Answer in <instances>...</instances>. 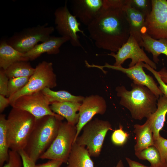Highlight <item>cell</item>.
Segmentation results:
<instances>
[{
    "label": "cell",
    "instance_id": "6da1fadb",
    "mask_svg": "<svg viewBox=\"0 0 167 167\" xmlns=\"http://www.w3.org/2000/svg\"><path fill=\"white\" fill-rule=\"evenodd\" d=\"M125 0H104L98 15L87 26L89 37L98 48L117 52L130 35Z\"/></svg>",
    "mask_w": 167,
    "mask_h": 167
},
{
    "label": "cell",
    "instance_id": "7a4b0ae2",
    "mask_svg": "<svg viewBox=\"0 0 167 167\" xmlns=\"http://www.w3.org/2000/svg\"><path fill=\"white\" fill-rule=\"evenodd\" d=\"M131 86V90L124 86L116 88L117 95L120 98L119 104L129 110L133 118H148L156 110L158 98L145 86L133 83Z\"/></svg>",
    "mask_w": 167,
    "mask_h": 167
},
{
    "label": "cell",
    "instance_id": "3957f363",
    "mask_svg": "<svg viewBox=\"0 0 167 167\" xmlns=\"http://www.w3.org/2000/svg\"><path fill=\"white\" fill-rule=\"evenodd\" d=\"M63 117L47 115L36 119L24 150L35 163L56 137Z\"/></svg>",
    "mask_w": 167,
    "mask_h": 167
},
{
    "label": "cell",
    "instance_id": "277c9868",
    "mask_svg": "<svg viewBox=\"0 0 167 167\" xmlns=\"http://www.w3.org/2000/svg\"><path fill=\"white\" fill-rule=\"evenodd\" d=\"M36 119L27 111L12 107L6 118L10 150L18 152L24 149Z\"/></svg>",
    "mask_w": 167,
    "mask_h": 167
},
{
    "label": "cell",
    "instance_id": "5b68a950",
    "mask_svg": "<svg viewBox=\"0 0 167 167\" xmlns=\"http://www.w3.org/2000/svg\"><path fill=\"white\" fill-rule=\"evenodd\" d=\"M82 130V134L75 142L79 145L86 146L91 156H98L108 131L112 130L111 124L108 121L96 118L87 123Z\"/></svg>",
    "mask_w": 167,
    "mask_h": 167
},
{
    "label": "cell",
    "instance_id": "8992f818",
    "mask_svg": "<svg viewBox=\"0 0 167 167\" xmlns=\"http://www.w3.org/2000/svg\"><path fill=\"white\" fill-rule=\"evenodd\" d=\"M57 86L56 75L51 62L43 61L35 68V71L28 82L21 90L9 98L11 106L23 96L41 91L46 88L50 89Z\"/></svg>",
    "mask_w": 167,
    "mask_h": 167
},
{
    "label": "cell",
    "instance_id": "52a82bcc",
    "mask_svg": "<svg viewBox=\"0 0 167 167\" xmlns=\"http://www.w3.org/2000/svg\"><path fill=\"white\" fill-rule=\"evenodd\" d=\"M76 133V125L62 122L56 137L40 158L67 163Z\"/></svg>",
    "mask_w": 167,
    "mask_h": 167
},
{
    "label": "cell",
    "instance_id": "ba28073f",
    "mask_svg": "<svg viewBox=\"0 0 167 167\" xmlns=\"http://www.w3.org/2000/svg\"><path fill=\"white\" fill-rule=\"evenodd\" d=\"M55 28L48 24L24 28L16 32L7 40L11 46L20 52L26 53L38 43L46 40L54 32Z\"/></svg>",
    "mask_w": 167,
    "mask_h": 167
},
{
    "label": "cell",
    "instance_id": "9c48e42d",
    "mask_svg": "<svg viewBox=\"0 0 167 167\" xmlns=\"http://www.w3.org/2000/svg\"><path fill=\"white\" fill-rule=\"evenodd\" d=\"M67 4L66 1L63 6L56 9L54 12L55 29L61 36L68 37L73 46L83 49L77 33L80 32L85 36L86 35L79 28L80 23L70 12Z\"/></svg>",
    "mask_w": 167,
    "mask_h": 167
},
{
    "label": "cell",
    "instance_id": "30bf717a",
    "mask_svg": "<svg viewBox=\"0 0 167 167\" xmlns=\"http://www.w3.org/2000/svg\"><path fill=\"white\" fill-rule=\"evenodd\" d=\"M151 2V11L145 19L146 33L155 39H167V1Z\"/></svg>",
    "mask_w": 167,
    "mask_h": 167
},
{
    "label": "cell",
    "instance_id": "8fae6325",
    "mask_svg": "<svg viewBox=\"0 0 167 167\" xmlns=\"http://www.w3.org/2000/svg\"><path fill=\"white\" fill-rule=\"evenodd\" d=\"M108 55L113 57L115 59L113 65L115 66H122V65L127 59H130L131 62L129 65L131 67L142 62L149 65L155 70L157 67L156 64L151 60L141 48L134 36H130L126 41L118 50L116 53L111 52Z\"/></svg>",
    "mask_w": 167,
    "mask_h": 167
},
{
    "label": "cell",
    "instance_id": "7c38bea8",
    "mask_svg": "<svg viewBox=\"0 0 167 167\" xmlns=\"http://www.w3.org/2000/svg\"><path fill=\"white\" fill-rule=\"evenodd\" d=\"M50 105L47 97L42 91H40L20 96L16 100L11 106L27 111L36 119L47 115L62 117L53 112Z\"/></svg>",
    "mask_w": 167,
    "mask_h": 167
},
{
    "label": "cell",
    "instance_id": "4fadbf2b",
    "mask_svg": "<svg viewBox=\"0 0 167 167\" xmlns=\"http://www.w3.org/2000/svg\"><path fill=\"white\" fill-rule=\"evenodd\" d=\"M143 62H140L135 66L128 68L123 67L122 66H117L105 63L103 66L95 64H87L88 67H96L101 70L105 73L103 70L104 68L120 71L126 75L133 81L134 84L145 86L149 89L156 96L159 97L163 95L152 76L146 73L143 69Z\"/></svg>",
    "mask_w": 167,
    "mask_h": 167
},
{
    "label": "cell",
    "instance_id": "5bb4252c",
    "mask_svg": "<svg viewBox=\"0 0 167 167\" xmlns=\"http://www.w3.org/2000/svg\"><path fill=\"white\" fill-rule=\"evenodd\" d=\"M106 109V103L103 97L95 95L84 97L79 111V120L76 125L77 133L74 142L84 126L91 121L95 115L104 114Z\"/></svg>",
    "mask_w": 167,
    "mask_h": 167
},
{
    "label": "cell",
    "instance_id": "9a60e30c",
    "mask_svg": "<svg viewBox=\"0 0 167 167\" xmlns=\"http://www.w3.org/2000/svg\"><path fill=\"white\" fill-rule=\"evenodd\" d=\"M71 2L72 14L87 27L98 15L104 0H73Z\"/></svg>",
    "mask_w": 167,
    "mask_h": 167
},
{
    "label": "cell",
    "instance_id": "2e32d148",
    "mask_svg": "<svg viewBox=\"0 0 167 167\" xmlns=\"http://www.w3.org/2000/svg\"><path fill=\"white\" fill-rule=\"evenodd\" d=\"M68 41H70V39L67 37L50 36L46 40L38 44L25 54L29 61L34 60L45 53L56 54L59 53L61 46Z\"/></svg>",
    "mask_w": 167,
    "mask_h": 167
},
{
    "label": "cell",
    "instance_id": "e0dca14e",
    "mask_svg": "<svg viewBox=\"0 0 167 167\" xmlns=\"http://www.w3.org/2000/svg\"><path fill=\"white\" fill-rule=\"evenodd\" d=\"M124 9L129 26L130 35L134 37L139 45L142 41V34L146 33V16L132 7L129 0H125Z\"/></svg>",
    "mask_w": 167,
    "mask_h": 167
},
{
    "label": "cell",
    "instance_id": "ac0fdd59",
    "mask_svg": "<svg viewBox=\"0 0 167 167\" xmlns=\"http://www.w3.org/2000/svg\"><path fill=\"white\" fill-rule=\"evenodd\" d=\"M151 116L143 125L134 126L136 143L134 146L135 153L138 152L151 146H154Z\"/></svg>",
    "mask_w": 167,
    "mask_h": 167
},
{
    "label": "cell",
    "instance_id": "d6986e66",
    "mask_svg": "<svg viewBox=\"0 0 167 167\" xmlns=\"http://www.w3.org/2000/svg\"><path fill=\"white\" fill-rule=\"evenodd\" d=\"M81 103L72 102H55L50 105L52 111L66 119L70 124L76 125L78 123L79 111Z\"/></svg>",
    "mask_w": 167,
    "mask_h": 167
},
{
    "label": "cell",
    "instance_id": "ffe728a7",
    "mask_svg": "<svg viewBox=\"0 0 167 167\" xmlns=\"http://www.w3.org/2000/svg\"><path fill=\"white\" fill-rule=\"evenodd\" d=\"M25 53L19 52L10 45L6 40L0 42V68L4 70L17 62L28 61Z\"/></svg>",
    "mask_w": 167,
    "mask_h": 167
},
{
    "label": "cell",
    "instance_id": "44dd1931",
    "mask_svg": "<svg viewBox=\"0 0 167 167\" xmlns=\"http://www.w3.org/2000/svg\"><path fill=\"white\" fill-rule=\"evenodd\" d=\"M87 149L75 142L72 145L65 167H95Z\"/></svg>",
    "mask_w": 167,
    "mask_h": 167
},
{
    "label": "cell",
    "instance_id": "7402d4cb",
    "mask_svg": "<svg viewBox=\"0 0 167 167\" xmlns=\"http://www.w3.org/2000/svg\"><path fill=\"white\" fill-rule=\"evenodd\" d=\"M142 39L139 46L152 54L153 61L156 64L158 63L160 60L158 57L160 54H163L167 56V39H155L146 33L142 34Z\"/></svg>",
    "mask_w": 167,
    "mask_h": 167
},
{
    "label": "cell",
    "instance_id": "603a6c76",
    "mask_svg": "<svg viewBox=\"0 0 167 167\" xmlns=\"http://www.w3.org/2000/svg\"><path fill=\"white\" fill-rule=\"evenodd\" d=\"M167 113V97L163 95L158 98L156 110L151 115L154 140L157 139L160 135V131L164 126Z\"/></svg>",
    "mask_w": 167,
    "mask_h": 167
},
{
    "label": "cell",
    "instance_id": "cb8c5ba5",
    "mask_svg": "<svg viewBox=\"0 0 167 167\" xmlns=\"http://www.w3.org/2000/svg\"><path fill=\"white\" fill-rule=\"evenodd\" d=\"M41 91L47 97L50 105L55 102H72L81 103L85 97L81 96L73 95L65 90L55 91L49 88H45Z\"/></svg>",
    "mask_w": 167,
    "mask_h": 167
},
{
    "label": "cell",
    "instance_id": "d4e9b609",
    "mask_svg": "<svg viewBox=\"0 0 167 167\" xmlns=\"http://www.w3.org/2000/svg\"><path fill=\"white\" fill-rule=\"evenodd\" d=\"M35 71L28 61H21L12 64L5 70L9 79L20 77L31 76Z\"/></svg>",
    "mask_w": 167,
    "mask_h": 167
},
{
    "label": "cell",
    "instance_id": "484cf974",
    "mask_svg": "<svg viewBox=\"0 0 167 167\" xmlns=\"http://www.w3.org/2000/svg\"><path fill=\"white\" fill-rule=\"evenodd\" d=\"M9 147L6 129L5 115H0V167H2L9 158Z\"/></svg>",
    "mask_w": 167,
    "mask_h": 167
},
{
    "label": "cell",
    "instance_id": "4316f807",
    "mask_svg": "<svg viewBox=\"0 0 167 167\" xmlns=\"http://www.w3.org/2000/svg\"><path fill=\"white\" fill-rule=\"evenodd\" d=\"M135 154L139 159L148 161L151 167L165 166L158 151L154 146H150Z\"/></svg>",
    "mask_w": 167,
    "mask_h": 167
},
{
    "label": "cell",
    "instance_id": "83f0119b",
    "mask_svg": "<svg viewBox=\"0 0 167 167\" xmlns=\"http://www.w3.org/2000/svg\"><path fill=\"white\" fill-rule=\"evenodd\" d=\"M30 77L9 79L7 93L6 97L9 98L22 89L28 82Z\"/></svg>",
    "mask_w": 167,
    "mask_h": 167
},
{
    "label": "cell",
    "instance_id": "f1b7e54d",
    "mask_svg": "<svg viewBox=\"0 0 167 167\" xmlns=\"http://www.w3.org/2000/svg\"><path fill=\"white\" fill-rule=\"evenodd\" d=\"M131 6L146 17L152 9L151 0H129Z\"/></svg>",
    "mask_w": 167,
    "mask_h": 167
},
{
    "label": "cell",
    "instance_id": "f546056e",
    "mask_svg": "<svg viewBox=\"0 0 167 167\" xmlns=\"http://www.w3.org/2000/svg\"><path fill=\"white\" fill-rule=\"evenodd\" d=\"M154 146L158 151L165 166L167 161V139L160 135L157 139L154 140Z\"/></svg>",
    "mask_w": 167,
    "mask_h": 167
},
{
    "label": "cell",
    "instance_id": "4dcf8cb0",
    "mask_svg": "<svg viewBox=\"0 0 167 167\" xmlns=\"http://www.w3.org/2000/svg\"><path fill=\"white\" fill-rule=\"evenodd\" d=\"M129 137V134L125 131L122 126H119V128L114 130L111 136L112 142L114 145L117 146H122L126 142Z\"/></svg>",
    "mask_w": 167,
    "mask_h": 167
},
{
    "label": "cell",
    "instance_id": "1f68e13d",
    "mask_svg": "<svg viewBox=\"0 0 167 167\" xmlns=\"http://www.w3.org/2000/svg\"><path fill=\"white\" fill-rule=\"evenodd\" d=\"M23 161L18 152L9 150V158L6 163L1 167H22Z\"/></svg>",
    "mask_w": 167,
    "mask_h": 167
},
{
    "label": "cell",
    "instance_id": "d6a6232c",
    "mask_svg": "<svg viewBox=\"0 0 167 167\" xmlns=\"http://www.w3.org/2000/svg\"><path fill=\"white\" fill-rule=\"evenodd\" d=\"M143 67L146 68L153 74L159 84V86H158L159 89L163 95L167 97V84L161 79L158 72L148 64L144 62L143 63Z\"/></svg>",
    "mask_w": 167,
    "mask_h": 167
},
{
    "label": "cell",
    "instance_id": "836d02e7",
    "mask_svg": "<svg viewBox=\"0 0 167 167\" xmlns=\"http://www.w3.org/2000/svg\"><path fill=\"white\" fill-rule=\"evenodd\" d=\"M9 79L6 75L5 70L0 69V95L6 96L8 90Z\"/></svg>",
    "mask_w": 167,
    "mask_h": 167
},
{
    "label": "cell",
    "instance_id": "e575fe53",
    "mask_svg": "<svg viewBox=\"0 0 167 167\" xmlns=\"http://www.w3.org/2000/svg\"><path fill=\"white\" fill-rule=\"evenodd\" d=\"M18 152L22 160L23 167H35L36 163L31 159L24 150H21Z\"/></svg>",
    "mask_w": 167,
    "mask_h": 167
},
{
    "label": "cell",
    "instance_id": "d590c367",
    "mask_svg": "<svg viewBox=\"0 0 167 167\" xmlns=\"http://www.w3.org/2000/svg\"><path fill=\"white\" fill-rule=\"evenodd\" d=\"M63 162L58 160H50L42 164L36 165L35 167H60Z\"/></svg>",
    "mask_w": 167,
    "mask_h": 167
},
{
    "label": "cell",
    "instance_id": "8d00e7d4",
    "mask_svg": "<svg viewBox=\"0 0 167 167\" xmlns=\"http://www.w3.org/2000/svg\"><path fill=\"white\" fill-rule=\"evenodd\" d=\"M10 105L9 98L5 96L0 95V112L2 113Z\"/></svg>",
    "mask_w": 167,
    "mask_h": 167
},
{
    "label": "cell",
    "instance_id": "74e56055",
    "mask_svg": "<svg viewBox=\"0 0 167 167\" xmlns=\"http://www.w3.org/2000/svg\"><path fill=\"white\" fill-rule=\"evenodd\" d=\"M125 159L129 167H151L150 166H148L144 165L128 157H126Z\"/></svg>",
    "mask_w": 167,
    "mask_h": 167
},
{
    "label": "cell",
    "instance_id": "f35d334b",
    "mask_svg": "<svg viewBox=\"0 0 167 167\" xmlns=\"http://www.w3.org/2000/svg\"><path fill=\"white\" fill-rule=\"evenodd\" d=\"M158 72L161 79L167 84V70L166 68L164 67Z\"/></svg>",
    "mask_w": 167,
    "mask_h": 167
},
{
    "label": "cell",
    "instance_id": "ab89813d",
    "mask_svg": "<svg viewBox=\"0 0 167 167\" xmlns=\"http://www.w3.org/2000/svg\"><path fill=\"white\" fill-rule=\"evenodd\" d=\"M115 167H125L122 161L120 160Z\"/></svg>",
    "mask_w": 167,
    "mask_h": 167
},
{
    "label": "cell",
    "instance_id": "60d3db41",
    "mask_svg": "<svg viewBox=\"0 0 167 167\" xmlns=\"http://www.w3.org/2000/svg\"><path fill=\"white\" fill-rule=\"evenodd\" d=\"M167 161L166 162V164H165V166H167Z\"/></svg>",
    "mask_w": 167,
    "mask_h": 167
},
{
    "label": "cell",
    "instance_id": "b9f144b4",
    "mask_svg": "<svg viewBox=\"0 0 167 167\" xmlns=\"http://www.w3.org/2000/svg\"><path fill=\"white\" fill-rule=\"evenodd\" d=\"M167 167V166H165V167Z\"/></svg>",
    "mask_w": 167,
    "mask_h": 167
}]
</instances>
